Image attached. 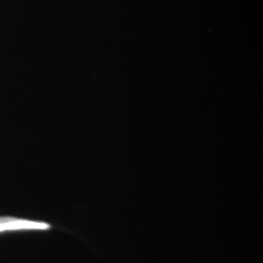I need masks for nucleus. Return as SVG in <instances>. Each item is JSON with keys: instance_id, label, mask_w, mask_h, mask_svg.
Returning <instances> with one entry per match:
<instances>
[{"instance_id": "obj_1", "label": "nucleus", "mask_w": 263, "mask_h": 263, "mask_svg": "<svg viewBox=\"0 0 263 263\" xmlns=\"http://www.w3.org/2000/svg\"><path fill=\"white\" fill-rule=\"evenodd\" d=\"M50 224L45 222L29 221L15 217H0V233L16 232V230H48Z\"/></svg>"}]
</instances>
